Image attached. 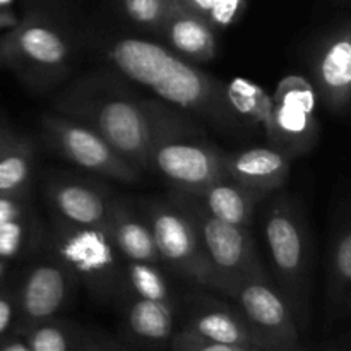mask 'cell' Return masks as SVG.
Listing matches in <instances>:
<instances>
[{
    "mask_svg": "<svg viewBox=\"0 0 351 351\" xmlns=\"http://www.w3.org/2000/svg\"><path fill=\"white\" fill-rule=\"evenodd\" d=\"M108 58L120 74L165 103L218 122L235 119L226 105L225 84L163 45L123 38L108 48Z\"/></svg>",
    "mask_w": 351,
    "mask_h": 351,
    "instance_id": "6da1fadb",
    "label": "cell"
},
{
    "mask_svg": "<svg viewBox=\"0 0 351 351\" xmlns=\"http://www.w3.org/2000/svg\"><path fill=\"white\" fill-rule=\"evenodd\" d=\"M60 110L69 119L91 127L137 170L149 168L151 101H141L115 86L86 82L65 96Z\"/></svg>",
    "mask_w": 351,
    "mask_h": 351,
    "instance_id": "7a4b0ae2",
    "label": "cell"
},
{
    "mask_svg": "<svg viewBox=\"0 0 351 351\" xmlns=\"http://www.w3.org/2000/svg\"><path fill=\"white\" fill-rule=\"evenodd\" d=\"M153 143L149 167L167 178L175 191L199 194L208 185L226 178L225 153L199 137L189 123L151 101Z\"/></svg>",
    "mask_w": 351,
    "mask_h": 351,
    "instance_id": "3957f363",
    "label": "cell"
},
{
    "mask_svg": "<svg viewBox=\"0 0 351 351\" xmlns=\"http://www.w3.org/2000/svg\"><path fill=\"white\" fill-rule=\"evenodd\" d=\"M173 202L189 216L197 232L202 252L215 276V290L232 298L245 278L264 274L247 226H237L208 215L191 194L173 192Z\"/></svg>",
    "mask_w": 351,
    "mask_h": 351,
    "instance_id": "277c9868",
    "label": "cell"
},
{
    "mask_svg": "<svg viewBox=\"0 0 351 351\" xmlns=\"http://www.w3.org/2000/svg\"><path fill=\"white\" fill-rule=\"evenodd\" d=\"M264 235L271 252L274 274L281 297L291 314L302 321L307 317L311 240L304 218L287 199H280L267 213Z\"/></svg>",
    "mask_w": 351,
    "mask_h": 351,
    "instance_id": "5b68a950",
    "label": "cell"
},
{
    "mask_svg": "<svg viewBox=\"0 0 351 351\" xmlns=\"http://www.w3.org/2000/svg\"><path fill=\"white\" fill-rule=\"evenodd\" d=\"M55 252L62 266L71 271L96 297H117L123 288L122 256L113 245L105 225L81 226L62 219L55 230Z\"/></svg>",
    "mask_w": 351,
    "mask_h": 351,
    "instance_id": "8992f818",
    "label": "cell"
},
{
    "mask_svg": "<svg viewBox=\"0 0 351 351\" xmlns=\"http://www.w3.org/2000/svg\"><path fill=\"white\" fill-rule=\"evenodd\" d=\"M233 300L249 326L257 348L266 351H290L297 348V319L269 283L267 274H254L237 287Z\"/></svg>",
    "mask_w": 351,
    "mask_h": 351,
    "instance_id": "52a82bcc",
    "label": "cell"
},
{
    "mask_svg": "<svg viewBox=\"0 0 351 351\" xmlns=\"http://www.w3.org/2000/svg\"><path fill=\"white\" fill-rule=\"evenodd\" d=\"M319 134L317 95L304 75H287L273 95V115L267 139L293 160L314 147Z\"/></svg>",
    "mask_w": 351,
    "mask_h": 351,
    "instance_id": "ba28073f",
    "label": "cell"
},
{
    "mask_svg": "<svg viewBox=\"0 0 351 351\" xmlns=\"http://www.w3.org/2000/svg\"><path fill=\"white\" fill-rule=\"evenodd\" d=\"M144 221L153 233L160 261L201 287L215 290V276L202 252L197 232L182 208L175 202H156L147 208Z\"/></svg>",
    "mask_w": 351,
    "mask_h": 351,
    "instance_id": "9c48e42d",
    "label": "cell"
},
{
    "mask_svg": "<svg viewBox=\"0 0 351 351\" xmlns=\"http://www.w3.org/2000/svg\"><path fill=\"white\" fill-rule=\"evenodd\" d=\"M41 125L55 149L77 167L127 184L141 180V170L123 160L91 127L65 115H45Z\"/></svg>",
    "mask_w": 351,
    "mask_h": 351,
    "instance_id": "30bf717a",
    "label": "cell"
},
{
    "mask_svg": "<svg viewBox=\"0 0 351 351\" xmlns=\"http://www.w3.org/2000/svg\"><path fill=\"white\" fill-rule=\"evenodd\" d=\"M0 55L2 60L26 74L51 75L64 71L71 47L51 24L29 17L0 40Z\"/></svg>",
    "mask_w": 351,
    "mask_h": 351,
    "instance_id": "8fae6325",
    "label": "cell"
},
{
    "mask_svg": "<svg viewBox=\"0 0 351 351\" xmlns=\"http://www.w3.org/2000/svg\"><path fill=\"white\" fill-rule=\"evenodd\" d=\"M317 98L331 112H346L351 98V33L341 24L324 36L314 55L312 67Z\"/></svg>",
    "mask_w": 351,
    "mask_h": 351,
    "instance_id": "7c38bea8",
    "label": "cell"
},
{
    "mask_svg": "<svg viewBox=\"0 0 351 351\" xmlns=\"http://www.w3.org/2000/svg\"><path fill=\"white\" fill-rule=\"evenodd\" d=\"M71 293L69 271L60 264H40L33 267L16 298L23 319V331L34 324L57 317Z\"/></svg>",
    "mask_w": 351,
    "mask_h": 351,
    "instance_id": "4fadbf2b",
    "label": "cell"
},
{
    "mask_svg": "<svg viewBox=\"0 0 351 351\" xmlns=\"http://www.w3.org/2000/svg\"><path fill=\"white\" fill-rule=\"evenodd\" d=\"M291 158L278 147H249L225 153V175L261 195L283 187L290 177Z\"/></svg>",
    "mask_w": 351,
    "mask_h": 351,
    "instance_id": "5bb4252c",
    "label": "cell"
},
{
    "mask_svg": "<svg viewBox=\"0 0 351 351\" xmlns=\"http://www.w3.org/2000/svg\"><path fill=\"white\" fill-rule=\"evenodd\" d=\"M184 329L223 345L257 348L256 339L249 326L243 321L242 314L225 304H219L209 298H197L192 302L187 312Z\"/></svg>",
    "mask_w": 351,
    "mask_h": 351,
    "instance_id": "9a60e30c",
    "label": "cell"
},
{
    "mask_svg": "<svg viewBox=\"0 0 351 351\" xmlns=\"http://www.w3.org/2000/svg\"><path fill=\"white\" fill-rule=\"evenodd\" d=\"M50 201L64 221L81 226L105 225L112 201L93 185L58 180L48 187Z\"/></svg>",
    "mask_w": 351,
    "mask_h": 351,
    "instance_id": "2e32d148",
    "label": "cell"
},
{
    "mask_svg": "<svg viewBox=\"0 0 351 351\" xmlns=\"http://www.w3.org/2000/svg\"><path fill=\"white\" fill-rule=\"evenodd\" d=\"M161 31L167 36L168 43L175 53L194 62H209L216 55L215 27L201 17L182 5L178 0L177 7L171 10L165 21Z\"/></svg>",
    "mask_w": 351,
    "mask_h": 351,
    "instance_id": "e0dca14e",
    "label": "cell"
},
{
    "mask_svg": "<svg viewBox=\"0 0 351 351\" xmlns=\"http://www.w3.org/2000/svg\"><path fill=\"white\" fill-rule=\"evenodd\" d=\"M123 317L130 335L149 348H163L175 335V305L127 295Z\"/></svg>",
    "mask_w": 351,
    "mask_h": 351,
    "instance_id": "ac0fdd59",
    "label": "cell"
},
{
    "mask_svg": "<svg viewBox=\"0 0 351 351\" xmlns=\"http://www.w3.org/2000/svg\"><path fill=\"white\" fill-rule=\"evenodd\" d=\"M106 230L112 237L113 245L125 261L160 263V254L154 245L153 233L144 219L134 215L125 204L112 201Z\"/></svg>",
    "mask_w": 351,
    "mask_h": 351,
    "instance_id": "d6986e66",
    "label": "cell"
},
{
    "mask_svg": "<svg viewBox=\"0 0 351 351\" xmlns=\"http://www.w3.org/2000/svg\"><path fill=\"white\" fill-rule=\"evenodd\" d=\"M191 195L208 215L237 226L249 225L257 201L264 197V195L237 184L232 178H221V180L208 185L199 194Z\"/></svg>",
    "mask_w": 351,
    "mask_h": 351,
    "instance_id": "ffe728a7",
    "label": "cell"
},
{
    "mask_svg": "<svg viewBox=\"0 0 351 351\" xmlns=\"http://www.w3.org/2000/svg\"><path fill=\"white\" fill-rule=\"evenodd\" d=\"M351 285V226L348 216L339 219L329 247L328 297L335 308L350 307Z\"/></svg>",
    "mask_w": 351,
    "mask_h": 351,
    "instance_id": "44dd1931",
    "label": "cell"
},
{
    "mask_svg": "<svg viewBox=\"0 0 351 351\" xmlns=\"http://www.w3.org/2000/svg\"><path fill=\"white\" fill-rule=\"evenodd\" d=\"M225 99L235 117L249 120L269 136L273 96L256 82L243 77H233L225 84Z\"/></svg>",
    "mask_w": 351,
    "mask_h": 351,
    "instance_id": "7402d4cb",
    "label": "cell"
},
{
    "mask_svg": "<svg viewBox=\"0 0 351 351\" xmlns=\"http://www.w3.org/2000/svg\"><path fill=\"white\" fill-rule=\"evenodd\" d=\"M123 288H125L127 295H132V297L173 305L168 281L158 264L143 263V261H125Z\"/></svg>",
    "mask_w": 351,
    "mask_h": 351,
    "instance_id": "603a6c76",
    "label": "cell"
},
{
    "mask_svg": "<svg viewBox=\"0 0 351 351\" xmlns=\"http://www.w3.org/2000/svg\"><path fill=\"white\" fill-rule=\"evenodd\" d=\"M31 351H79L84 336L72 324L50 319L23 331Z\"/></svg>",
    "mask_w": 351,
    "mask_h": 351,
    "instance_id": "cb8c5ba5",
    "label": "cell"
},
{
    "mask_svg": "<svg viewBox=\"0 0 351 351\" xmlns=\"http://www.w3.org/2000/svg\"><path fill=\"white\" fill-rule=\"evenodd\" d=\"M33 171V149L19 139L12 147L0 153V194L23 195Z\"/></svg>",
    "mask_w": 351,
    "mask_h": 351,
    "instance_id": "d4e9b609",
    "label": "cell"
},
{
    "mask_svg": "<svg viewBox=\"0 0 351 351\" xmlns=\"http://www.w3.org/2000/svg\"><path fill=\"white\" fill-rule=\"evenodd\" d=\"M178 0H122L127 16L139 26L161 31Z\"/></svg>",
    "mask_w": 351,
    "mask_h": 351,
    "instance_id": "484cf974",
    "label": "cell"
},
{
    "mask_svg": "<svg viewBox=\"0 0 351 351\" xmlns=\"http://www.w3.org/2000/svg\"><path fill=\"white\" fill-rule=\"evenodd\" d=\"M29 240V226L26 216L0 226V259L9 261L21 256Z\"/></svg>",
    "mask_w": 351,
    "mask_h": 351,
    "instance_id": "4316f807",
    "label": "cell"
},
{
    "mask_svg": "<svg viewBox=\"0 0 351 351\" xmlns=\"http://www.w3.org/2000/svg\"><path fill=\"white\" fill-rule=\"evenodd\" d=\"M170 346L173 351H250L254 348H243V346L223 345V343L209 341V339L201 338L194 332L182 328L180 331L175 332L171 338Z\"/></svg>",
    "mask_w": 351,
    "mask_h": 351,
    "instance_id": "83f0119b",
    "label": "cell"
},
{
    "mask_svg": "<svg viewBox=\"0 0 351 351\" xmlns=\"http://www.w3.org/2000/svg\"><path fill=\"white\" fill-rule=\"evenodd\" d=\"M245 7V0H216L208 14V23L213 27H228L235 23Z\"/></svg>",
    "mask_w": 351,
    "mask_h": 351,
    "instance_id": "f1b7e54d",
    "label": "cell"
},
{
    "mask_svg": "<svg viewBox=\"0 0 351 351\" xmlns=\"http://www.w3.org/2000/svg\"><path fill=\"white\" fill-rule=\"evenodd\" d=\"M19 218H24V204L21 195L0 194V226Z\"/></svg>",
    "mask_w": 351,
    "mask_h": 351,
    "instance_id": "f546056e",
    "label": "cell"
},
{
    "mask_svg": "<svg viewBox=\"0 0 351 351\" xmlns=\"http://www.w3.org/2000/svg\"><path fill=\"white\" fill-rule=\"evenodd\" d=\"M16 298L9 293L0 291V341L5 339V335L12 328L14 317H16Z\"/></svg>",
    "mask_w": 351,
    "mask_h": 351,
    "instance_id": "4dcf8cb0",
    "label": "cell"
},
{
    "mask_svg": "<svg viewBox=\"0 0 351 351\" xmlns=\"http://www.w3.org/2000/svg\"><path fill=\"white\" fill-rule=\"evenodd\" d=\"M180 2H182V5L187 7L189 10L199 14V16L204 17V19L208 21V14H209V10L213 9V5H215L216 0H180Z\"/></svg>",
    "mask_w": 351,
    "mask_h": 351,
    "instance_id": "1f68e13d",
    "label": "cell"
},
{
    "mask_svg": "<svg viewBox=\"0 0 351 351\" xmlns=\"http://www.w3.org/2000/svg\"><path fill=\"white\" fill-rule=\"evenodd\" d=\"M0 351H31L24 336H10L0 341Z\"/></svg>",
    "mask_w": 351,
    "mask_h": 351,
    "instance_id": "d6a6232c",
    "label": "cell"
},
{
    "mask_svg": "<svg viewBox=\"0 0 351 351\" xmlns=\"http://www.w3.org/2000/svg\"><path fill=\"white\" fill-rule=\"evenodd\" d=\"M19 17L14 10H10V7L5 9H0V31L2 29H14V27L19 24Z\"/></svg>",
    "mask_w": 351,
    "mask_h": 351,
    "instance_id": "836d02e7",
    "label": "cell"
},
{
    "mask_svg": "<svg viewBox=\"0 0 351 351\" xmlns=\"http://www.w3.org/2000/svg\"><path fill=\"white\" fill-rule=\"evenodd\" d=\"M17 141L19 139H17V137L14 136V134L10 132V130L7 129L2 122H0V153L7 151L9 147H12Z\"/></svg>",
    "mask_w": 351,
    "mask_h": 351,
    "instance_id": "e575fe53",
    "label": "cell"
},
{
    "mask_svg": "<svg viewBox=\"0 0 351 351\" xmlns=\"http://www.w3.org/2000/svg\"><path fill=\"white\" fill-rule=\"evenodd\" d=\"M79 351H113L112 343H105V341H95L91 338H82V345Z\"/></svg>",
    "mask_w": 351,
    "mask_h": 351,
    "instance_id": "d590c367",
    "label": "cell"
},
{
    "mask_svg": "<svg viewBox=\"0 0 351 351\" xmlns=\"http://www.w3.org/2000/svg\"><path fill=\"white\" fill-rule=\"evenodd\" d=\"M5 269H7V264H5V261H3V259H0V280H2V276H3V274H5Z\"/></svg>",
    "mask_w": 351,
    "mask_h": 351,
    "instance_id": "8d00e7d4",
    "label": "cell"
},
{
    "mask_svg": "<svg viewBox=\"0 0 351 351\" xmlns=\"http://www.w3.org/2000/svg\"><path fill=\"white\" fill-rule=\"evenodd\" d=\"M14 3V0H0V9H5V7H10Z\"/></svg>",
    "mask_w": 351,
    "mask_h": 351,
    "instance_id": "74e56055",
    "label": "cell"
},
{
    "mask_svg": "<svg viewBox=\"0 0 351 351\" xmlns=\"http://www.w3.org/2000/svg\"><path fill=\"white\" fill-rule=\"evenodd\" d=\"M112 348H113V351H125V350H122L120 346H117V345H112Z\"/></svg>",
    "mask_w": 351,
    "mask_h": 351,
    "instance_id": "f35d334b",
    "label": "cell"
},
{
    "mask_svg": "<svg viewBox=\"0 0 351 351\" xmlns=\"http://www.w3.org/2000/svg\"><path fill=\"white\" fill-rule=\"evenodd\" d=\"M250 351H266V350H261V348H254V350H250Z\"/></svg>",
    "mask_w": 351,
    "mask_h": 351,
    "instance_id": "ab89813d",
    "label": "cell"
},
{
    "mask_svg": "<svg viewBox=\"0 0 351 351\" xmlns=\"http://www.w3.org/2000/svg\"><path fill=\"white\" fill-rule=\"evenodd\" d=\"M0 62H2V55H0Z\"/></svg>",
    "mask_w": 351,
    "mask_h": 351,
    "instance_id": "60d3db41",
    "label": "cell"
},
{
    "mask_svg": "<svg viewBox=\"0 0 351 351\" xmlns=\"http://www.w3.org/2000/svg\"><path fill=\"white\" fill-rule=\"evenodd\" d=\"M290 351H297V348H295V350H290Z\"/></svg>",
    "mask_w": 351,
    "mask_h": 351,
    "instance_id": "b9f144b4",
    "label": "cell"
}]
</instances>
